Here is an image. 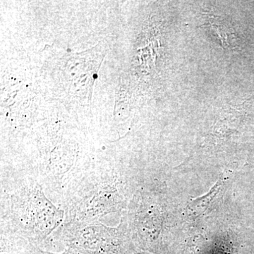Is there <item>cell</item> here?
Masks as SVG:
<instances>
[{
  "mask_svg": "<svg viewBox=\"0 0 254 254\" xmlns=\"http://www.w3.org/2000/svg\"><path fill=\"white\" fill-rule=\"evenodd\" d=\"M220 184L217 183L214 185L208 193L195 198L189 203L187 206V212L190 216L198 217L204 213L208 209L211 200L215 198V195L218 193L220 190Z\"/></svg>",
  "mask_w": 254,
  "mask_h": 254,
  "instance_id": "1",
  "label": "cell"
}]
</instances>
